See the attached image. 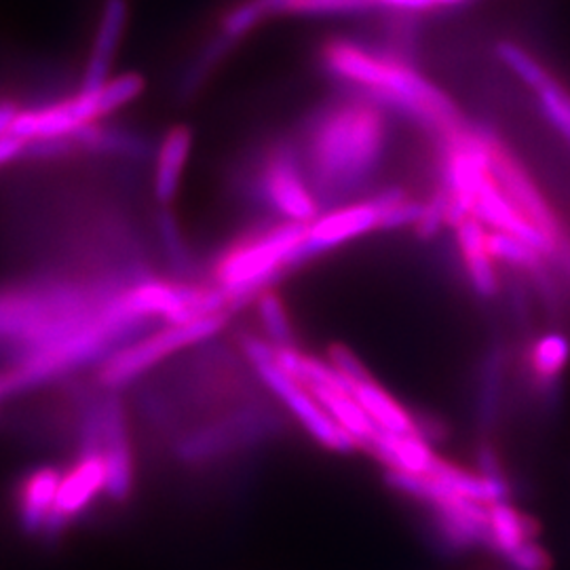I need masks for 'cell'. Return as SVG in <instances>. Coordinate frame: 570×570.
I'll return each mask as SVG.
<instances>
[{
    "label": "cell",
    "instance_id": "obj_9",
    "mask_svg": "<svg viewBox=\"0 0 570 570\" xmlns=\"http://www.w3.org/2000/svg\"><path fill=\"white\" fill-rule=\"evenodd\" d=\"M487 140H489L490 167H492L494 180L505 190V195L515 204V207L527 216L530 225L546 237V242L550 244L551 258H553L558 247L564 244L567 237H570L567 226L562 225L558 212L553 209V205L541 190L539 183L530 176L527 165L515 157V153L497 136L492 127H489Z\"/></svg>",
    "mask_w": 570,
    "mask_h": 570
},
{
    "label": "cell",
    "instance_id": "obj_1",
    "mask_svg": "<svg viewBox=\"0 0 570 570\" xmlns=\"http://www.w3.org/2000/svg\"><path fill=\"white\" fill-rule=\"evenodd\" d=\"M389 140L387 110L346 89L311 115L301 159L322 212L367 197Z\"/></svg>",
    "mask_w": 570,
    "mask_h": 570
},
{
    "label": "cell",
    "instance_id": "obj_23",
    "mask_svg": "<svg viewBox=\"0 0 570 570\" xmlns=\"http://www.w3.org/2000/svg\"><path fill=\"white\" fill-rule=\"evenodd\" d=\"M494 53H497V60L501 61L515 79L524 82L534 94H539L550 82L556 81L550 70L537 60L529 49H524L515 41L497 42Z\"/></svg>",
    "mask_w": 570,
    "mask_h": 570
},
{
    "label": "cell",
    "instance_id": "obj_22",
    "mask_svg": "<svg viewBox=\"0 0 570 570\" xmlns=\"http://www.w3.org/2000/svg\"><path fill=\"white\" fill-rule=\"evenodd\" d=\"M490 534L489 551L499 556L503 562L511 553L520 550L530 541H537L539 527L524 511L511 505V501H501L489 508Z\"/></svg>",
    "mask_w": 570,
    "mask_h": 570
},
{
    "label": "cell",
    "instance_id": "obj_18",
    "mask_svg": "<svg viewBox=\"0 0 570 570\" xmlns=\"http://www.w3.org/2000/svg\"><path fill=\"white\" fill-rule=\"evenodd\" d=\"M61 471L39 468L28 473L18 492V520L28 537H45L60 490Z\"/></svg>",
    "mask_w": 570,
    "mask_h": 570
},
{
    "label": "cell",
    "instance_id": "obj_21",
    "mask_svg": "<svg viewBox=\"0 0 570 570\" xmlns=\"http://www.w3.org/2000/svg\"><path fill=\"white\" fill-rule=\"evenodd\" d=\"M367 452L391 471L425 475L438 463L440 454L419 435H395L381 431Z\"/></svg>",
    "mask_w": 570,
    "mask_h": 570
},
{
    "label": "cell",
    "instance_id": "obj_4",
    "mask_svg": "<svg viewBox=\"0 0 570 570\" xmlns=\"http://www.w3.org/2000/svg\"><path fill=\"white\" fill-rule=\"evenodd\" d=\"M306 228L308 225L277 220L226 247L214 266V285L225 294L230 308L256 303L287 273L308 263Z\"/></svg>",
    "mask_w": 570,
    "mask_h": 570
},
{
    "label": "cell",
    "instance_id": "obj_2",
    "mask_svg": "<svg viewBox=\"0 0 570 570\" xmlns=\"http://www.w3.org/2000/svg\"><path fill=\"white\" fill-rule=\"evenodd\" d=\"M320 61L346 91L364 96L389 115L414 122L433 136L468 121L449 94L429 81L414 63L385 56L372 45L330 39L320 51Z\"/></svg>",
    "mask_w": 570,
    "mask_h": 570
},
{
    "label": "cell",
    "instance_id": "obj_29",
    "mask_svg": "<svg viewBox=\"0 0 570 570\" xmlns=\"http://www.w3.org/2000/svg\"><path fill=\"white\" fill-rule=\"evenodd\" d=\"M469 0H379L381 9L397 11V13H428V11H442V9H454L461 7Z\"/></svg>",
    "mask_w": 570,
    "mask_h": 570
},
{
    "label": "cell",
    "instance_id": "obj_8",
    "mask_svg": "<svg viewBox=\"0 0 570 570\" xmlns=\"http://www.w3.org/2000/svg\"><path fill=\"white\" fill-rule=\"evenodd\" d=\"M225 326L226 313L204 317L190 324H180V326L165 324L161 330L148 332L140 338L117 348L110 357H106L98 370L100 383L108 391L127 387L144 374H148L153 367L169 360L171 355L180 353L188 346L204 343L207 338L216 336Z\"/></svg>",
    "mask_w": 570,
    "mask_h": 570
},
{
    "label": "cell",
    "instance_id": "obj_14",
    "mask_svg": "<svg viewBox=\"0 0 570 570\" xmlns=\"http://www.w3.org/2000/svg\"><path fill=\"white\" fill-rule=\"evenodd\" d=\"M454 244L461 261L463 277L471 292L482 301H494L503 289L501 266L489 249V228L478 218H468L452 228Z\"/></svg>",
    "mask_w": 570,
    "mask_h": 570
},
{
    "label": "cell",
    "instance_id": "obj_12",
    "mask_svg": "<svg viewBox=\"0 0 570 570\" xmlns=\"http://www.w3.org/2000/svg\"><path fill=\"white\" fill-rule=\"evenodd\" d=\"M379 225L381 214L370 195L364 199L326 209L306 228V258L311 263L343 245L379 233Z\"/></svg>",
    "mask_w": 570,
    "mask_h": 570
},
{
    "label": "cell",
    "instance_id": "obj_19",
    "mask_svg": "<svg viewBox=\"0 0 570 570\" xmlns=\"http://www.w3.org/2000/svg\"><path fill=\"white\" fill-rule=\"evenodd\" d=\"M508 348L503 345H492L489 353L482 357L478 372V391H475V416L480 425V440H494L492 429L499 421L503 389L508 379Z\"/></svg>",
    "mask_w": 570,
    "mask_h": 570
},
{
    "label": "cell",
    "instance_id": "obj_7",
    "mask_svg": "<svg viewBox=\"0 0 570 570\" xmlns=\"http://www.w3.org/2000/svg\"><path fill=\"white\" fill-rule=\"evenodd\" d=\"M117 306L138 322H165L169 326L190 324L230 311L225 294L216 285L142 279L119 292Z\"/></svg>",
    "mask_w": 570,
    "mask_h": 570
},
{
    "label": "cell",
    "instance_id": "obj_16",
    "mask_svg": "<svg viewBox=\"0 0 570 570\" xmlns=\"http://www.w3.org/2000/svg\"><path fill=\"white\" fill-rule=\"evenodd\" d=\"M569 362L570 341L562 332L541 334L527 346L524 366L529 370L530 389L539 400H556Z\"/></svg>",
    "mask_w": 570,
    "mask_h": 570
},
{
    "label": "cell",
    "instance_id": "obj_10",
    "mask_svg": "<svg viewBox=\"0 0 570 570\" xmlns=\"http://www.w3.org/2000/svg\"><path fill=\"white\" fill-rule=\"evenodd\" d=\"M256 193L285 223L311 225L322 214L303 159L292 146H275L266 153L265 161L258 167Z\"/></svg>",
    "mask_w": 570,
    "mask_h": 570
},
{
    "label": "cell",
    "instance_id": "obj_17",
    "mask_svg": "<svg viewBox=\"0 0 570 570\" xmlns=\"http://www.w3.org/2000/svg\"><path fill=\"white\" fill-rule=\"evenodd\" d=\"M190 150L193 131L186 125H176L169 131H165L155 155L153 171V197L159 207H171L176 202Z\"/></svg>",
    "mask_w": 570,
    "mask_h": 570
},
{
    "label": "cell",
    "instance_id": "obj_28",
    "mask_svg": "<svg viewBox=\"0 0 570 570\" xmlns=\"http://www.w3.org/2000/svg\"><path fill=\"white\" fill-rule=\"evenodd\" d=\"M508 570H551V558L539 541H530L505 560Z\"/></svg>",
    "mask_w": 570,
    "mask_h": 570
},
{
    "label": "cell",
    "instance_id": "obj_25",
    "mask_svg": "<svg viewBox=\"0 0 570 570\" xmlns=\"http://www.w3.org/2000/svg\"><path fill=\"white\" fill-rule=\"evenodd\" d=\"M537 104L543 119L570 144V91L562 82H550L537 94Z\"/></svg>",
    "mask_w": 570,
    "mask_h": 570
},
{
    "label": "cell",
    "instance_id": "obj_3",
    "mask_svg": "<svg viewBox=\"0 0 570 570\" xmlns=\"http://www.w3.org/2000/svg\"><path fill=\"white\" fill-rule=\"evenodd\" d=\"M117 296L75 284L0 289V345L9 346L20 364L91 324Z\"/></svg>",
    "mask_w": 570,
    "mask_h": 570
},
{
    "label": "cell",
    "instance_id": "obj_20",
    "mask_svg": "<svg viewBox=\"0 0 570 570\" xmlns=\"http://www.w3.org/2000/svg\"><path fill=\"white\" fill-rule=\"evenodd\" d=\"M346 387L381 431L395 433V435H419L416 425H414V416H412V407H407L400 397H395L376 379H367V381L353 383Z\"/></svg>",
    "mask_w": 570,
    "mask_h": 570
},
{
    "label": "cell",
    "instance_id": "obj_5",
    "mask_svg": "<svg viewBox=\"0 0 570 570\" xmlns=\"http://www.w3.org/2000/svg\"><path fill=\"white\" fill-rule=\"evenodd\" d=\"M142 75L125 72L94 91H81L77 96L63 98L60 102L47 104L41 108L21 110L13 122V134L26 142L37 140H63L72 138L89 125H96L108 115L125 108L127 104L142 96Z\"/></svg>",
    "mask_w": 570,
    "mask_h": 570
},
{
    "label": "cell",
    "instance_id": "obj_15",
    "mask_svg": "<svg viewBox=\"0 0 570 570\" xmlns=\"http://www.w3.org/2000/svg\"><path fill=\"white\" fill-rule=\"evenodd\" d=\"M129 18L127 0H104L100 20L94 32L81 75V91H94L112 79V68L121 49Z\"/></svg>",
    "mask_w": 570,
    "mask_h": 570
},
{
    "label": "cell",
    "instance_id": "obj_6",
    "mask_svg": "<svg viewBox=\"0 0 570 570\" xmlns=\"http://www.w3.org/2000/svg\"><path fill=\"white\" fill-rule=\"evenodd\" d=\"M242 348L245 360L249 362L261 383L268 389V393H273L282 402V406L320 446L338 454H351L355 450H362L345 429L330 416V412L320 404V400L277 364L275 346L266 338L244 336Z\"/></svg>",
    "mask_w": 570,
    "mask_h": 570
},
{
    "label": "cell",
    "instance_id": "obj_32",
    "mask_svg": "<svg viewBox=\"0 0 570 570\" xmlns=\"http://www.w3.org/2000/svg\"><path fill=\"white\" fill-rule=\"evenodd\" d=\"M551 263L560 268V273L570 282V237L564 239V244L558 247V252L553 254Z\"/></svg>",
    "mask_w": 570,
    "mask_h": 570
},
{
    "label": "cell",
    "instance_id": "obj_30",
    "mask_svg": "<svg viewBox=\"0 0 570 570\" xmlns=\"http://www.w3.org/2000/svg\"><path fill=\"white\" fill-rule=\"evenodd\" d=\"M26 148H28V142L13 131L0 136V167L21 159L26 155Z\"/></svg>",
    "mask_w": 570,
    "mask_h": 570
},
{
    "label": "cell",
    "instance_id": "obj_13",
    "mask_svg": "<svg viewBox=\"0 0 570 570\" xmlns=\"http://www.w3.org/2000/svg\"><path fill=\"white\" fill-rule=\"evenodd\" d=\"M104 490H106V465H104L102 452L98 449H81V454L72 463V468L61 473L56 510L45 537L56 539L70 527L72 520L82 515L98 497H104Z\"/></svg>",
    "mask_w": 570,
    "mask_h": 570
},
{
    "label": "cell",
    "instance_id": "obj_27",
    "mask_svg": "<svg viewBox=\"0 0 570 570\" xmlns=\"http://www.w3.org/2000/svg\"><path fill=\"white\" fill-rule=\"evenodd\" d=\"M271 18L265 0H244L237 7H233L223 20V39L226 42L244 39L247 32H252L261 21Z\"/></svg>",
    "mask_w": 570,
    "mask_h": 570
},
{
    "label": "cell",
    "instance_id": "obj_26",
    "mask_svg": "<svg viewBox=\"0 0 570 570\" xmlns=\"http://www.w3.org/2000/svg\"><path fill=\"white\" fill-rule=\"evenodd\" d=\"M157 226H159L161 244H164L169 263L176 266L178 271H188L193 265V256H190V249H188L186 239H184L183 226L178 223L171 207H159Z\"/></svg>",
    "mask_w": 570,
    "mask_h": 570
},
{
    "label": "cell",
    "instance_id": "obj_24",
    "mask_svg": "<svg viewBox=\"0 0 570 570\" xmlns=\"http://www.w3.org/2000/svg\"><path fill=\"white\" fill-rule=\"evenodd\" d=\"M256 311L261 326L265 330V338L275 348H287L296 345V332L289 320V311L285 306L284 298L273 289H266L256 298Z\"/></svg>",
    "mask_w": 570,
    "mask_h": 570
},
{
    "label": "cell",
    "instance_id": "obj_31",
    "mask_svg": "<svg viewBox=\"0 0 570 570\" xmlns=\"http://www.w3.org/2000/svg\"><path fill=\"white\" fill-rule=\"evenodd\" d=\"M21 108L18 104L13 102H0V136L9 134L13 129V122L18 119Z\"/></svg>",
    "mask_w": 570,
    "mask_h": 570
},
{
    "label": "cell",
    "instance_id": "obj_11",
    "mask_svg": "<svg viewBox=\"0 0 570 570\" xmlns=\"http://www.w3.org/2000/svg\"><path fill=\"white\" fill-rule=\"evenodd\" d=\"M98 407L100 423V452L106 465L104 497L112 503H125L136 484V461L127 429V416L117 391L104 395Z\"/></svg>",
    "mask_w": 570,
    "mask_h": 570
}]
</instances>
